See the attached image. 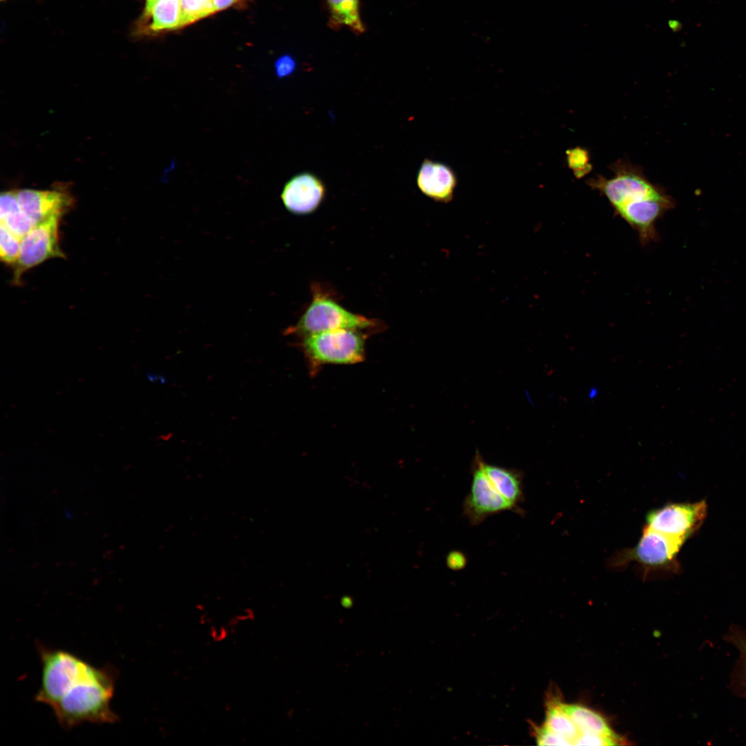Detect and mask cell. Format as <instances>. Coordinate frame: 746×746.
I'll return each instance as SVG.
<instances>
[{"mask_svg": "<svg viewBox=\"0 0 746 746\" xmlns=\"http://www.w3.org/2000/svg\"><path fill=\"white\" fill-rule=\"evenodd\" d=\"M329 12L328 26L334 30L348 28L356 35L365 32L361 18L360 0H326Z\"/></svg>", "mask_w": 746, "mask_h": 746, "instance_id": "obj_14", "label": "cell"}, {"mask_svg": "<svg viewBox=\"0 0 746 746\" xmlns=\"http://www.w3.org/2000/svg\"><path fill=\"white\" fill-rule=\"evenodd\" d=\"M1 1H3V0H1Z\"/></svg>", "mask_w": 746, "mask_h": 746, "instance_id": "obj_29", "label": "cell"}, {"mask_svg": "<svg viewBox=\"0 0 746 746\" xmlns=\"http://www.w3.org/2000/svg\"><path fill=\"white\" fill-rule=\"evenodd\" d=\"M482 467L495 489L507 501L519 509V504L524 499L523 472L517 469L489 464L484 459Z\"/></svg>", "mask_w": 746, "mask_h": 746, "instance_id": "obj_13", "label": "cell"}, {"mask_svg": "<svg viewBox=\"0 0 746 746\" xmlns=\"http://www.w3.org/2000/svg\"><path fill=\"white\" fill-rule=\"evenodd\" d=\"M140 23V29L149 34L181 28L180 0H155L144 12Z\"/></svg>", "mask_w": 746, "mask_h": 746, "instance_id": "obj_12", "label": "cell"}, {"mask_svg": "<svg viewBox=\"0 0 746 746\" xmlns=\"http://www.w3.org/2000/svg\"><path fill=\"white\" fill-rule=\"evenodd\" d=\"M482 457L477 452L472 466L470 489L463 501V514L472 525L501 512L519 509L507 501L492 486L482 467Z\"/></svg>", "mask_w": 746, "mask_h": 746, "instance_id": "obj_8", "label": "cell"}, {"mask_svg": "<svg viewBox=\"0 0 746 746\" xmlns=\"http://www.w3.org/2000/svg\"><path fill=\"white\" fill-rule=\"evenodd\" d=\"M0 220L1 224L21 238L35 226L23 211L19 201L17 191L1 193Z\"/></svg>", "mask_w": 746, "mask_h": 746, "instance_id": "obj_15", "label": "cell"}, {"mask_svg": "<svg viewBox=\"0 0 746 746\" xmlns=\"http://www.w3.org/2000/svg\"><path fill=\"white\" fill-rule=\"evenodd\" d=\"M563 707L574 723L580 734L618 737L606 720L596 711L577 704H566L563 702Z\"/></svg>", "mask_w": 746, "mask_h": 746, "instance_id": "obj_16", "label": "cell"}, {"mask_svg": "<svg viewBox=\"0 0 746 746\" xmlns=\"http://www.w3.org/2000/svg\"><path fill=\"white\" fill-rule=\"evenodd\" d=\"M685 542L644 526L636 545L614 553L609 559L608 566L622 569L635 562L640 567L644 577L655 573H676L680 571L677 556Z\"/></svg>", "mask_w": 746, "mask_h": 746, "instance_id": "obj_3", "label": "cell"}, {"mask_svg": "<svg viewBox=\"0 0 746 746\" xmlns=\"http://www.w3.org/2000/svg\"><path fill=\"white\" fill-rule=\"evenodd\" d=\"M274 68L278 77H286L295 71L296 61L291 55L289 54L283 55L276 60Z\"/></svg>", "mask_w": 746, "mask_h": 746, "instance_id": "obj_23", "label": "cell"}, {"mask_svg": "<svg viewBox=\"0 0 746 746\" xmlns=\"http://www.w3.org/2000/svg\"><path fill=\"white\" fill-rule=\"evenodd\" d=\"M620 738L609 737L597 734H582L575 741L574 745L607 746L620 744Z\"/></svg>", "mask_w": 746, "mask_h": 746, "instance_id": "obj_22", "label": "cell"}, {"mask_svg": "<svg viewBox=\"0 0 746 746\" xmlns=\"http://www.w3.org/2000/svg\"><path fill=\"white\" fill-rule=\"evenodd\" d=\"M325 195V186L314 174L303 172L292 177L284 186L281 194L286 209L294 214L305 215L314 211Z\"/></svg>", "mask_w": 746, "mask_h": 746, "instance_id": "obj_10", "label": "cell"}, {"mask_svg": "<svg viewBox=\"0 0 746 746\" xmlns=\"http://www.w3.org/2000/svg\"><path fill=\"white\" fill-rule=\"evenodd\" d=\"M544 725L552 731L564 737L572 745L580 735L574 723L563 707V702L557 700L547 702L546 719Z\"/></svg>", "mask_w": 746, "mask_h": 746, "instance_id": "obj_17", "label": "cell"}, {"mask_svg": "<svg viewBox=\"0 0 746 746\" xmlns=\"http://www.w3.org/2000/svg\"><path fill=\"white\" fill-rule=\"evenodd\" d=\"M534 731L536 742L539 745H572L569 740L552 731L544 724L535 727Z\"/></svg>", "mask_w": 746, "mask_h": 746, "instance_id": "obj_21", "label": "cell"}, {"mask_svg": "<svg viewBox=\"0 0 746 746\" xmlns=\"http://www.w3.org/2000/svg\"><path fill=\"white\" fill-rule=\"evenodd\" d=\"M37 647L41 675L35 700L49 706L63 728L119 720L111 705L118 676L114 667H96L69 651Z\"/></svg>", "mask_w": 746, "mask_h": 746, "instance_id": "obj_1", "label": "cell"}, {"mask_svg": "<svg viewBox=\"0 0 746 746\" xmlns=\"http://www.w3.org/2000/svg\"><path fill=\"white\" fill-rule=\"evenodd\" d=\"M374 320L354 314L338 304L318 287H313V298L297 323L286 331L300 337L324 332L366 329L375 327Z\"/></svg>", "mask_w": 746, "mask_h": 746, "instance_id": "obj_5", "label": "cell"}, {"mask_svg": "<svg viewBox=\"0 0 746 746\" xmlns=\"http://www.w3.org/2000/svg\"><path fill=\"white\" fill-rule=\"evenodd\" d=\"M735 645L739 649L741 653L742 658L744 660V664L746 669V638L740 635L734 636L733 639Z\"/></svg>", "mask_w": 746, "mask_h": 746, "instance_id": "obj_25", "label": "cell"}, {"mask_svg": "<svg viewBox=\"0 0 746 746\" xmlns=\"http://www.w3.org/2000/svg\"><path fill=\"white\" fill-rule=\"evenodd\" d=\"M61 218L54 216L35 224L21 238L19 258L14 266V284H21V276L26 271L47 260L66 258L59 245Z\"/></svg>", "mask_w": 746, "mask_h": 746, "instance_id": "obj_6", "label": "cell"}, {"mask_svg": "<svg viewBox=\"0 0 746 746\" xmlns=\"http://www.w3.org/2000/svg\"><path fill=\"white\" fill-rule=\"evenodd\" d=\"M181 28L215 13L212 0H180Z\"/></svg>", "mask_w": 746, "mask_h": 746, "instance_id": "obj_18", "label": "cell"}, {"mask_svg": "<svg viewBox=\"0 0 746 746\" xmlns=\"http://www.w3.org/2000/svg\"><path fill=\"white\" fill-rule=\"evenodd\" d=\"M598 394H599L598 388L597 387H595V386H592V387H591L589 388V390L588 391V397L590 399H593L596 398Z\"/></svg>", "mask_w": 746, "mask_h": 746, "instance_id": "obj_27", "label": "cell"}, {"mask_svg": "<svg viewBox=\"0 0 746 746\" xmlns=\"http://www.w3.org/2000/svg\"><path fill=\"white\" fill-rule=\"evenodd\" d=\"M155 1V0H146L144 12L148 11L151 8Z\"/></svg>", "mask_w": 746, "mask_h": 746, "instance_id": "obj_28", "label": "cell"}, {"mask_svg": "<svg viewBox=\"0 0 746 746\" xmlns=\"http://www.w3.org/2000/svg\"><path fill=\"white\" fill-rule=\"evenodd\" d=\"M611 169V178L597 175L588 184L607 199L615 213L637 231L642 243L656 240V224L675 207L674 199L652 183L640 166L618 160Z\"/></svg>", "mask_w": 746, "mask_h": 746, "instance_id": "obj_2", "label": "cell"}, {"mask_svg": "<svg viewBox=\"0 0 746 746\" xmlns=\"http://www.w3.org/2000/svg\"><path fill=\"white\" fill-rule=\"evenodd\" d=\"M366 337L360 329H336L304 336L300 346L311 370L315 372L323 365H350L363 361Z\"/></svg>", "mask_w": 746, "mask_h": 746, "instance_id": "obj_4", "label": "cell"}, {"mask_svg": "<svg viewBox=\"0 0 746 746\" xmlns=\"http://www.w3.org/2000/svg\"><path fill=\"white\" fill-rule=\"evenodd\" d=\"M240 0H212L216 12L227 8Z\"/></svg>", "mask_w": 746, "mask_h": 746, "instance_id": "obj_26", "label": "cell"}, {"mask_svg": "<svg viewBox=\"0 0 746 746\" xmlns=\"http://www.w3.org/2000/svg\"><path fill=\"white\" fill-rule=\"evenodd\" d=\"M17 192L23 211L34 225L54 216L62 217L73 203L71 194L64 188L51 190L23 189Z\"/></svg>", "mask_w": 746, "mask_h": 746, "instance_id": "obj_9", "label": "cell"}, {"mask_svg": "<svg viewBox=\"0 0 746 746\" xmlns=\"http://www.w3.org/2000/svg\"><path fill=\"white\" fill-rule=\"evenodd\" d=\"M467 561L466 555L459 551H452L446 557L447 566L453 571L463 569L467 564Z\"/></svg>", "mask_w": 746, "mask_h": 746, "instance_id": "obj_24", "label": "cell"}, {"mask_svg": "<svg viewBox=\"0 0 746 746\" xmlns=\"http://www.w3.org/2000/svg\"><path fill=\"white\" fill-rule=\"evenodd\" d=\"M0 229L1 260L6 265L14 267L19 258L21 238L2 224Z\"/></svg>", "mask_w": 746, "mask_h": 746, "instance_id": "obj_19", "label": "cell"}, {"mask_svg": "<svg viewBox=\"0 0 746 746\" xmlns=\"http://www.w3.org/2000/svg\"><path fill=\"white\" fill-rule=\"evenodd\" d=\"M568 166L573 169L576 177H583L591 170L587 151L582 148H575L567 151Z\"/></svg>", "mask_w": 746, "mask_h": 746, "instance_id": "obj_20", "label": "cell"}, {"mask_svg": "<svg viewBox=\"0 0 746 746\" xmlns=\"http://www.w3.org/2000/svg\"><path fill=\"white\" fill-rule=\"evenodd\" d=\"M707 510L705 501L667 504L648 512L644 526L687 541L702 524Z\"/></svg>", "mask_w": 746, "mask_h": 746, "instance_id": "obj_7", "label": "cell"}, {"mask_svg": "<svg viewBox=\"0 0 746 746\" xmlns=\"http://www.w3.org/2000/svg\"><path fill=\"white\" fill-rule=\"evenodd\" d=\"M417 184L420 191L430 198L448 202L453 198L457 179L448 165L425 159L417 173Z\"/></svg>", "mask_w": 746, "mask_h": 746, "instance_id": "obj_11", "label": "cell"}]
</instances>
